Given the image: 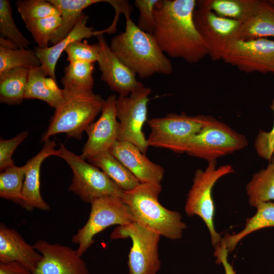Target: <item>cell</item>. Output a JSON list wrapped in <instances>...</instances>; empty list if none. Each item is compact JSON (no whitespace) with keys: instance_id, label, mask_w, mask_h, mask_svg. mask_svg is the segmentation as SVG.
<instances>
[{"instance_id":"obj_35","label":"cell","mask_w":274,"mask_h":274,"mask_svg":"<svg viewBox=\"0 0 274 274\" xmlns=\"http://www.w3.org/2000/svg\"><path fill=\"white\" fill-rule=\"evenodd\" d=\"M67 54L69 62L85 61L97 62L98 59L100 46L98 43L90 45L86 41H76L71 43L64 51Z\"/></svg>"},{"instance_id":"obj_7","label":"cell","mask_w":274,"mask_h":274,"mask_svg":"<svg viewBox=\"0 0 274 274\" xmlns=\"http://www.w3.org/2000/svg\"><path fill=\"white\" fill-rule=\"evenodd\" d=\"M59 150L60 157L68 164L73 174L69 191L90 204L106 196L121 198L123 191L100 168L86 162L63 144Z\"/></svg>"},{"instance_id":"obj_1","label":"cell","mask_w":274,"mask_h":274,"mask_svg":"<svg viewBox=\"0 0 274 274\" xmlns=\"http://www.w3.org/2000/svg\"><path fill=\"white\" fill-rule=\"evenodd\" d=\"M195 0H158L154 9L153 32L164 53L190 63L209 55V51L193 21Z\"/></svg>"},{"instance_id":"obj_20","label":"cell","mask_w":274,"mask_h":274,"mask_svg":"<svg viewBox=\"0 0 274 274\" xmlns=\"http://www.w3.org/2000/svg\"><path fill=\"white\" fill-rule=\"evenodd\" d=\"M88 17L85 14L75 25L70 33L52 47L45 48L36 47L35 50L41 62V66L50 77L56 80L55 68L63 51L72 43L82 41L94 36V28L87 25Z\"/></svg>"},{"instance_id":"obj_4","label":"cell","mask_w":274,"mask_h":274,"mask_svg":"<svg viewBox=\"0 0 274 274\" xmlns=\"http://www.w3.org/2000/svg\"><path fill=\"white\" fill-rule=\"evenodd\" d=\"M64 94L63 101L55 109L47 130L42 135V142L61 133L80 140L83 132L101 112L105 100L99 94L93 92L73 94L65 92Z\"/></svg>"},{"instance_id":"obj_15","label":"cell","mask_w":274,"mask_h":274,"mask_svg":"<svg viewBox=\"0 0 274 274\" xmlns=\"http://www.w3.org/2000/svg\"><path fill=\"white\" fill-rule=\"evenodd\" d=\"M33 247L42 258L33 274H89L84 260L69 246L41 239Z\"/></svg>"},{"instance_id":"obj_42","label":"cell","mask_w":274,"mask_h":274,"mask_svg":"<svg viewBox=\"0 0 274 274\" xmlns=\"http://www.w3.org/2000/svg\"><path fill=\"white\" fill-rule=\"evenodd\" d=\"M270 2L274 4V0H270Z\"/></svg>"},{"instance_id":"obj_25","label":"cell","mask_w":274,"mask_h":274,"mask_svg":"<svg viewBox=\"0 0 274 274\" xmlns=\"http://www.w3.org/2000/svg\"><path fill=\"white\" fill-rule=\"evenodd\" d=\"M59 11L62 24L51 41L53 45L64 39L84 15L83 10L95 4L106 0H48Z\"/></svg>"},{"instance_id":"obj_24","label":"cell","mask_w":274,"mask_h":274,"mask_svg":"<svg viewBox=\"0 0 274 274\" xmlns=\"http://www.w3.org/2000/svg\"><path fill=\"white\" fill-rule=\"evenodd\" d=\"M93 63L85 61L69 62L64 69V76L61 79L64 92L73 94L93 92Z\"/></svg>"},{"instance_id":"obj_19","label":"cell","mask_w":274,"mask_h":274,"mask_svg":"<svg viewBox=\"0 0 274 274\" xmlns=\"http://www.w3.org/2000/svg\"><path fill=\"white\" fill-rule=\"evenodd\" d=\"M42 255L15 229L0 224V263L19 262L32 272Z\"/></svg>"},{"instance_id":"obj_26","label":"cell","mask_w":274,"mask_h":274,"mask_svg":"<svg viewBox=\"0 0 274 274\" xmlns=\"http://www.w3.org/2000/svg\"><path fill=\"white\" fill-rule=\"evenodd\" d=\"M103 171L123 191L132 189L141 183L110 151L87 160Z\"/></svg>"},{"instance_id":"obj_2","label":"cell","mask_w":274,"mask_h":274,"mask_svg":"<svg viewBox=\"0 0 274 274\" xmlns=\"http://www.w3.org/2000/svg\"><path fill=\"white\" fill-rule=\"evenodd\" d=\"M125 31L114 37L110 47L119 59L142 78L173 72L170 60L164 54L154 36L142 30L126 17Z\"/></svg>"},{"instance_id":"obj_14","label":"cell","mask_w":274,"mask_h":274,"mask_svg":"<svg viewBox=\"0 0 274 274\" xmlns=\"http://www.w3.org/2000/svg\"><path fill=\"white\" fill-rule=\"evenodd\" d=\"M117 98L112 94L105 100L99 118L86 129L88 138L80 155L84 160L110 151L118 141L119 123L116 110Z\"/></svg>"},{"instance_id":"obj_28","label":"cell","mask_w":274,"mask_h":274,"mask_svg":"<svg viewBox=\"0 0 274 274\" xmlns=\"http://www.w3.org/2000/svg\"><path fill=\"white\" fill-rule=\"evenodd\" d=\"M246 190L252 207L261 202L274 201V154L266 168L253 174Z\"/></svg>"},{"instance_id":"obj_27","label":"cell","mask_w":274,"mask_h":274,"mask_svg":"<svg viewBox=\"0 0 274 274\" xmlns=\"http://www.w3.org/2000/svg\"><path fill=\"white\" fill-rule=\"evenodd\" d=\"M41 65L35 50L18 48L0 38V74L16 68L30 69Z\"/></svg>"},{"instance_id":"obj_10","label":"cell","mask_w":274,"mask_h":274,"mask_svg":"<svg viewBox=\"0 0 274 274\" xmlns=\"http://www.w3.org/2000/svg\"><path fill=\"white\" fill-rule=\"evenodd\" d=\"M161 235L136 222L117 226L111 239L129 238L132 246L128 255V274H157L161 268L158 245Z\"/></svg>"},{"instance_id":"obj_16","label":"cell","mask_w":274,"mask_h":274,"mask_svg":"<svg viewBox=\"0 0 274 274\" xmlns=\"http://www.w3.org/2000/svg\"><path fill=\"white\" fill-rule=\"evenodd\" d=\"M100 46L97 60L101 79L110 89L126 96L142 84L137 81L135 75L112 51L103 35L97 36Z\"/></svg>"},{"instance_id":"obj_40","label":"cell","mask_w":274,"mask_h":274,"mask_svg":"<svg viewBox=\"0 0 274 274\" xmlns=\"http://www.w3.org/2000/svg\"><path fill=\"white\" fill-rule=\"evenodd\" d=\"M228 250L221 243L220 246L215 249L214 255L216 257V262L217 264L223 265L225 274H237L232 265L228 261Z\"/></svg>"},{"instance_id":"obj_5","label":"cell","mask_w":274,"mask_h":274,"mask_svg":"<svg viewBox=\"0 0 274 274\" xmlns=\"http://www.w3.org/2000/svg\"><path fill=\"white\" fill-rule=\"evenodd\" d=\"M233 173L234 169L231 164L217 167L216 160L209 161L204 169H197L195 171L193 184L186 199L185 213L189 217L198 216L203 220L208 228L211 243L215 249L221 245L222 238L216 231L214 224L215 206L212 190L220 178Z\"/></svg>"},{"instance_id":"obj_34","label":"cell","mask_w":274,"mask_h":274,"mask_svg":"<svg viewBox=\"0 0 274 274\" xmlns=\"http://www.w3.org/2000/svg\"><path fill=\"white\" fill-rule=\"evenodd\" d=\"M17 11L25 24L53 15H60L58 9L48 1L19 0Z\"/></svg>"},{"instance_id":"obj_29","label":"cell","mask_w":274,"mask_h":274,"mask_svg":"<svg viewBox=\"0 0 274 274\" xmlns=\"http://www.w3.org/2000/svg\"><path fill=\"white\" fill-rule=\"evenodd\" d=\"M258 0H200L196 6L206 7L217 15L242 23L252 15Z\"/></svg>"},{"instance_id":"obj_6","label":"cell","mask_w":274,"mask_h":274,"mask_svg":"<svg viewBox=\"0 0 274 274\" xmlns=\"http://www.w3.org/2000/svg\"><path fill=\"white\" fill-rule=\"evenodd\" d=\"M213 118L203 115L190 116L185 113H171L164 117L148 120L151 129L147 139L148 146L183 153L188 140L198 133Z\"/></svg>"},{"instance_id":"obj_13","label":"cell","mask_w":274,"mask_h":274,"mask_svg":"<svg viewBox=\"0 0 274 274\" xmlns=\"http://www.w3.org/2000/svg\"><path fill=\"white\" fill-rule=\"evenodd\" d=\"M222 60L247 73H272L274 75V40H236L226 49Z\"/></svg>"},{"instance_id":"obj_3","label":"cell","mask_w":274,"mask_h":274,"mask_svg":"<svg viewBox=\"0 0 274 274\" xmlns=\"http://www.w3.org/2000/svg\"><path fill=\"white\" fill-rule=\"evenodd\" d=\"M161 184L140 183L128 191H123L121 199L128 207L134 222L167 239L182 238L187 228L181 214L168 210L159 201Z\"/></svg>"},{"instance_id":"obj_8","label":"cell","mask_w":274,"mask_h":274,"mask_svg":"<svg viewBox=\"0 0 274 274\" xmlns=\"http://www.w3.org/2000/svg\"><path fill=\"white\" fill-rule=\"evenodd\" d=\"M248 145L245 136L213 117L188 140L184 153L209 162L242 150Z\"/></svg>"},{"instance_id":"obj_18","label":"cell","mask_w":274,"mask_h":274,"mask_svg":"<svg viewBox=\"0 0 274 274\" xmlns=\"http://www.w3.org/2000/svg\"><path fill=\"white\" fill-rule=\"evenodd\" d=\"M110 151L141 183L161 184L164 169L151 161L134 145L128 142L117 141Z\"/></svg>"},{"instance_id":"obj_23","label":"cell","mask_w":274,"mask_h":274,"mask_svg":"<svg viewBox=\"0 0 274 274\" xmlns=\"http://www.w3.org/2000/svg\"><path fill=\"white\" fill-rule=\"evenodd\" d=\"M255 208L256 213L246 219L243 230L237 233H226L222 238V243L229 253L232 252L238 243L249 234L261 229L274 227V202H261Z\"/></svg>"},{"instance_id":"obj_39","label":"cell","mask_w":274,"mask_h":274,"mask_svg":"<svg viewBox=\"0 0 274 274\" xmlns=\"http://www.w3.org/2000/svg\"><path fill=\"white\" fill-rule=\"evenodd\" d=\"M106 3L109 4L115 11V16L112 24L108 28L101 30H94V36L103 35L104 33H114L117 30V21L121 13H123L125 17H130L132 7L126 0H106Z\"/></svg>"},{"instance_id":"obj_30","label":"cell","mask_w":274,"mask_h":274,"mask_svg":"<svg viewBox=\"0 0 274 274\" xmlns=\"http://www.w3.org/2000/svg\"><path fill=\"white\" fill-rule=\"evenodd\" d=\"M29 69L16 68L0 74V102L19 105L24 99Z\"/></svg>"},{"instance_id":"obj_41","label":"cell","mask_w":274,"mask_h":274,"mask_svg":"<svg viewBox=\"0 0 274 274\" xmlns=\"http://www.w3.org/2000/svg\"><path fill=\"white\" fill-rule=\"evenodd\" d=\"M0 274H33L22 264L17 262L0 263Z\"/></svg>"},{"instance_id":"obj_32","label":"cell","mask_w":274,"mask_h":274,"mask_svg":"<svg viewBox=\"0 0 274 274\" xmlns=\"http://www.w3.org/2000/svg\"><path fill=\"white\" fill-rule=\"evenodd\" d=\"M62 24L60 15H53L34 20L25 24L31 33L38 47L45 48L48 47Z\"/></svg>"},{"instance_id":"obj_38","label":"cell","mask_w":274,"mask_h":274,"mask_svg":"<svg viewBox=\"0 0 274 274\" xmlns=\"http://www.w3.org/2000/svg\"><path fill=\"white\" fill-rule=\"evenodd\" d=\"M270 108L274 114V98ZM254 148L259 157L268 161L270 160L274 154V120L270 130H260L255 140Z\"/></svg>"},{"instance_id":"obj_12","label":"cell","mask_w":274,"mask_h":274,"mask_svg":"<svg viewBox=\"0 0 274 274\" xmlns=\"http://www.w3.org/2000/svg\"><path fill=\"white\" fill-rule=\"evenodd\" d=\"M193 13L196 28L214 61L222 59L228 47L239 40L243 23L220 17L210 9L196 6Z\"/></svg>"},{"instance_id":"obj_21","label":"cell","mask_w":274,"mask_h":274,"mask_svg":"<svg viewBox=\"0 0 274 274\" xmlns=\"http://www.w3.org/2000/svg\"><path fill=\"white\" fill-rule=\"evenodd\" d=\"M48 75L41 66L29 69L24 99H38L57 109L63 101V89L59 88L54 80Z\"/></svg>"},{"instance_id":"obj_36","label":"cell","mask_w":274,"mask_h":274,"mask_svg":"<svg viewBox=\"0 0 274 274\" xmlns=\"http://www.w3.org/2000/svg\"><path fill=\"white\" fill-rule=\"evenodd\" d=\"M158 0H135L134 6L138 9L140 14L137 26L142 30L153 33L155 28L154 9Z\"/></svg>"},{"instance_id":"obj_11","label":"cell","mask_w":274,"mask_h":274,"mask_svg":"<svg viewBox=\"0 0 274 274\" xmlns=\"http://www.w3.org/2000/svg\"><path fill=\"white\" fill-rule=\"evenodd\" d=\"M151 92L150 88L142 84L129 95H119L116 101L119 123L118 141L132 143L144 154L149 146L142 129L147 121V105Z\"/></svg>"},{"instance_id":"obj_33","label":"cell","mask_w":274,"mask_h":274,"mask_svg":"<svg viewBox=\"0 0 274 274\" xmlns=\"http://www.w3.org/2000/svg\"><path fill=\"white\" fill-rule=\"evenodd\" d=\"M9 1L0 0L1 37L10 41L18 48L28 49L30 42L18 28Z\"/></svg>"},{"instance_id":"obj_31","label":"cell","mask_w":274,"mask_h":274,"mask_svg":"<svg viewBox=\"0 0 274 274\" xmlns=\"http://www.w3.org/2000/svg\"><path fill=\"white\" fill-rule=\"evenodd\" d=\"M24 177V165H14L1 172L0 197L21 206Z\"/></svg>"},{"instance_id":"obj_37","label":"cell","mask_w":274,"mask_h":274,"mask_svg":"<svg viewBox=\"0 0 274 274\" xmlns=\"http://www.w3.org/2000/svg\"><path fill=\"white\" fill-rule=\"evenodd\" d=\"M27 131L21 132L14 137L0 140V170L1 172L15 165L12 155L18 146L28 136Z\"/></svg>"},{"instance_id":"obj_17","label":"cell","mask_w":274,"mask_h":274,"mask_svg":"<svg viewBox=\"0 0 274 274\" xmlns=\"http://www.w3.org/2000/svg\"><path fill=\"white\" fill-rule=\"evenodd\" d=\"M56 143L47 140L41 151L24 165L25 177L22 190L21 207L28 211L36 209L48 211L49 205L43 198L40 192V170L43 162L51 156L60 157Z\"/></svg>"},{"instance_id":"obj_22","label":"cell","mask_w":274,"mask_h":274,"mask_svg":"<svg viewBox=\"0 0 274 274\" xmlns=\"http://www.w3.org/2000/svg\"><path fill=\"white\" fill-rule=\"evenodd\" d=\"M274 38V4L258 0L252 15L243 23L239 40Z\"/></svg>"},{"instance_id":"obj_9","label":"cell","mask_w":274,"mask_h":274,"mask_svg":"<svg viewBox=\"0 0 274 274\" xmlns=\"http://www.w3.org/2000/svg\"><path fill=\"white\" fill-rule=\"evenodd\" d=\"M89 216L86 223L72 236V242L78 245V254L82 256L94 244V236L112 225L121 226L134 222L128 207L121 197L106 196L91 202Z\"/></svg>"}]
</instances>
